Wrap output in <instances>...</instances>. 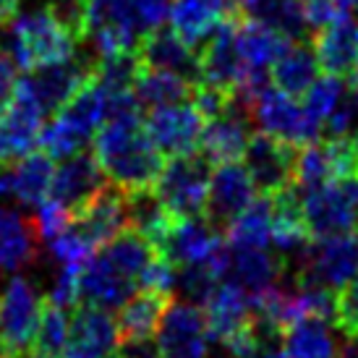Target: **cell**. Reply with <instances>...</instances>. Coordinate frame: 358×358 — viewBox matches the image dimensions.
Wrapping results in <instances>:
<instances>
[{
	"label": "cell",
	"instance_id": "obj_14",
	"mask_svg": "<svg viewBox=\"0 0 358 358\" xmlns=\"http://www.w3.org/2000/svg\"><path fill=\"white\" fill-rule=\"evenodd\" d=\"M225 238L207 217H176L165 236L155 243L159 257L173 264H212Z\"/></svg>",
	"mask_w": 358,
	"mask_h": 358
},
{
	"label": "cell",
	"instance_id": "obj_38",
	"mask_svg": "<svg viewBox=\"0 0 358 358\" xmlns=\"http://www.w3.org/2000/svg\"><path fill=\"white\" fill-rule=\"evenodd\" d=\"M126 207H129V225L144 233L152 243H157L165 236V230L170 228V222L176 220L152 189L129 191L126 194Z\"/></svg>",
	"mask_w": 358,
	"mask_h": 358
},
{
	"label": "cell",
	"instance_id": "obj_24",
	"mask_svg": "<svg viewBox=\"0 0 358 358\" xmlns=\"http://www.w3.org/2000/svg\"><path fill=\"white\" fill-rule=\"evenodd\" d=\"M136 52H139L141 66L157 71H170V73L183 76L191 84H199V55H196V50H191L173 29L159 27V29L150 31L139 42V50Z\"/></svg>",
	"mask_w": 358,
	"mask_h": 358
},
{
	"label": "cell",
	"instance_id": "obj_6",
	"mask_svg": "<svg viewBox=\"0 0 358 358\" xmlns=\"http://www.w3.org/2000/svg\"><path fill=\"white\" fill-rule=\"evenodd\" d=\"M209 173L212 162L201 157L199 152L168 157V162H162L152 191L173 217H199L207 204Z\"/></svg>",
	"mask_w": 358,
	"mask_h": 358
},
{
	"label": "cell",
	"instance_id": "obj_46",
	"mask_svg": "<svg viewBox=\"0 0 358 358\" xmlns=\"http://www.w3.org/2000/svg\"><path fill=\"white\" fill-rule=\"evenodd\" d=\"M19 84V63L13 60L8 48L0 45V108L13 97Z\"/></svg>",
	"mask_w": 358,
	"mask_h": 358
},
{
	"label": "cell",
	"instance_id": "obj_20",
	"mask_svg": "<svg viewBox=\"0 0 358 358\" xmlns=\"http://www.w3.org/2000/svg\"><path fill=\"white\" fill-rule=\"evenodd\" d=\"M118 340V324L110 311L76 303L63 358H113Z\"/></svg>",
	"mask_w": 358,
	"mask_h": 358
},
{
	"label": "cell",
	"instance_id": "obj_37",
	"mask_svg": "<svg viewBox=\"0 0 358 358\" xmlns=\"http://www.w3.org/2000/svg\"><path fill=\"white\" fill-rule=\"evenodd\" d=\"M230 358H285L282 327L264 317H254L251 324L225 343Z\"/></svg>",
	"mask_w": 358,
	"mask_h": 358
},
{
	"label": "cell",
	"instance_id": "obj_44",
	"mask_svg": "<svg viewBox=\"0 0 358 358\" xmlns=\"http://www.w3.org/2000/svg\"><path fill=\"white\" fill-rule=\"evenodd\" d=\"M335 299H338V311H335L338 329L345 338L358 335V278L350 280L345 288H340Z\"/></svg>",
	"mask_w": 358,
	"mask_h": 358
},
{
	"label": "cell",
	"instance_id": "obj_42",
	"mask_svg": "<svg viewBox=\"0 0 358 358\" xmlns=\"http://www.w3.org/2000/svg\"><path fill=\"white\" fill-rule=\"evenodd\" d=\"M71 215L69 209L58 204L52 199H45L42 204H37V215H34V228H37V236L40 241L50 243L52 238H58L60 233H66L71 228Z\"/></svg>",
	"mask_w": 358,
	"mask_h": 358
},
{
	"label": "cell",
	"instance_id": "obj_48",
	"mask_svg": "<svg viewBox=\"0 0 358 358\" xmlns=\"http://www.w3.org/2000/svg\"><path fill=\"white\" fill-rule=\"evenodd\" d=\"M13 199V180H10V165H0V201Z\"/></svg>",
	"mask_w": 358,
	"mask_h": 358
},
{
	"label": "cell",
	"instance_id": "obj_2",
	"mask_svg": "<svg viewBox=\"0 0 358 358\" xmlns=\"http://www.w3.org/2000/svg\"><path fill=\"white\" fill-rule=\"evenodd\" d=\"M79 37L48 8L16 13L8 29V50L21 71H31L76 55Z\"/></svg>",
	"mask_w": 358,
	"mask_h": 358
},
{
	"label": "cell",
	"instance_id": "obj_57",
	"mask_svg": "<svg viewBox=\"0 0 358 358\" xmlns=\"http://www.w3.org/2000/svg\"><path fill=\"white\" fill-rule=\"evenodd\" d=\"M212 358H228V356H212Z\"/></svg>",
	"mask_w": 358,
	"mask_h": 358
},
{
	"label": "cell",
	"instance_id": "obj_53",
	"mask_svg": "<svg viewBox=\"0 0 358 358\" xmlns=\"http://www.w3.org/2000/svg\"><path fill=\"white\" fill-rule=\"evenodd\" d=\"M350 150H353V159H356V168H358V131H356V136L350 139Z\"/></svg>",
	"mask_w": 358,
	"mask_h": 358
},
{
	"label": "cell",
	"instance_id": "obj_41",
	"mask_svg": "<svg viewBox=\"0 0 358 358\" xmlns=\"http://www.w3.org/2000/svg\"><path fill=\"white\" fill-rule=\"evenodd\" d=\"M217 272L212 264H176V285H173V296L178 301L194 303V306H204L212 290L217 288Z\"/></svg>",
	"mask_w": 358,
	"mask_h": 358
},
{
	"label": "cell",
	"instance_id": "obj_40",
	"mask_svg": "<svg viewBox=\"0 0 358 358\" xmlns=\"http://www.w3.org/2000/svg\"><path fill=\"white\" fill-rule=\"evenodd\" d=\"M348 90V84L343 76H335V73H324V76H319L306 92H303V113H306V118L319 126V131L324 129V120L332 115V110L338 108L340 100H343V94Z\"/></svg>",
	"mask_w": 358,
	"mask_h": 358
},
{
	"label": "cell",
	"instance_id": "obj_21",
	"mask_svg": "<svg viewBox=\"0 0 358 358\" xmlns=\"http://www.w3.org/2000/svg\"><path fill=\"white\" fill-rule=\"evenodd\" d=\"M108 183L105 173H102L100 162L90 152H76L60 162V168H55L50 183V194L48 199L58 201L69 209L71 215L87 204V201L97 194Z\"/></svg>",
	"mask_w": 358,
	"mask_h": 358
},
{
	"label": "cell",
	"instance_id": "obj_49",
	"mask_svg": "<svg viewBox=\"0 0 358 358\" xmlns=\"http://www.w3.org/2000/svg\"><path fill=\"white\" fill-rule=\"evenodd\" d=\"M21 0H0V27H6L19 13Z\"/></svg>",
	"mask_w": 358,
	"mask_h": 358
},
{
	"label": "cell",
	"instance_id": "obj_26",
	"mask_svg": "<svg viewBox=\"0 0 358 358\" xmlns=\"http://www.w3.org/2000/svg\"><path fill=\"white\" fill-rule=\"evenodd\" d=\"M40 243L34 220L10 207H0V275L29 267L40 254Z\"/></svg>",
	"mask_w": 358,
	"mask_h": 358
},
{
	"label": "cell",
	"instance_id": "obj_52",
	"mask_svg": "<svg viewBox=\"0 0 358 358\" xmlns=\"http://www.w3.org/2000/svg\"><path fill=\"white\" fill-rule=\"evenodd\" d=\"M332 3H335V6H338V8L343 10V13H350V10H353V3H356V0H332Z\"/></svg>",
	"mask_w": 358,
	"mask_h": 358
},
{
	"label": "cell",
	"instance_id": "obj_29",
	"mask_svg": "<svg viewBox=\"0 0 358 358\" xmlns=\"http://www.w3.org/2000/svg\"><path fill=\"white\" fill-rule=\"evenodd\" d=\"M201 308H204L212 340H217L222 345L243 332L254 319V301L228 282H217V288L212 290V296Z\"/></svg>",
	"mask_w": 358,
	"mask_h": 358
},
{
	"label": "cell",
	"instance_id": "obj_43",
	"mask_svg": "<svg viewBox=\"0 0 358 358\" xmlns=\"http://www.w3.org/2000/svg\"><path fill=\"white\" fill-rule=\"evenodd\" d=\"M173 285H176V264L168 262L165 257L157 254L147 267L141 269L139 288L155 290V293H162V296L173 299Z\"/></svg>",
	"mask_w": 358,
	"mask_h": 358
},
{
	"label": "cell",
	"instance_id": "obj_27",
	"mask_svg": "<svg viewBox=\"0 0 358 358\" xmlns=\"http://www.w3.org/2000/svg\"><path fill=\"white\" fill-rule=\"evenodd\" d=\"M322 76L317 50L306 40H288L269 66V79L290 97H303V92Z\"/></svg>",
	"mask_w": 358,
	"mask_h": 358
},
{
	"label": "cell",
	"instance_id": "obj_25",
	"mask_svg": "<svg viewBox=\"0 0 358 358\" xmlns=\"http://www.w3.org/2000/svg\"><path fill=\"white\" fill-rule=\"evenodd\" d=\"M338 324L332 319L303 314L282 327L285 358H340V343L335 338Z\"/></svg>",
	"mask_w": 358,
	"mask_h": 358
},
{
	"label": "cell",
	"instance_id": "obj_4",
	"mask_svg": "<svg viewBox=\"0 0 358 358\" xmlns=\"http://www.w3.org/2000/svg\"><path fill=\"white\" fill-rule=\"evenodd\" d=\"M299 204L311 238H327L358 228V168L299 194Z\"/></svg>",
	"mask_w": 358,
	"mask_h": 358
},
{
	"label": "cell",
	"instance_id": "obj_32",
	"mask_svg": "<svg viewBox=\"0 0 358 358\" xmlns=\"http://www.w3.org/2000/svg\"><path fill=\"white\" fill-rule=\"evenodd\" d=\"M113 269H118L120 275H126L129 280H134L139 285L141 269L150 264L152 259L157 257V249L144 233H139L136 228H123L118 236H113L108 243H102L97 251Z\"/></svg>",
	"mask_w": 358,
	"mask_h": 358
},
{
	"label": "cell",
	"instance_id": "obj_35",
	"mask_svg": "<svg viewBox=\"0 0 358 358\" xmlns=\"http://www.w3.org/2000/svg\"><path fill=\"white\" fill-rule=\"evenodd\" d=\"M52 157L48 152H29L27 157L10 165V180H13V199L27 204V207H37L48 199L52 183Z\"/></svg>",
	"mask_w": 358,
	"mask_h": 358
},
{
	"label": "cell",
	"instance_id": "obj_16",
	"mask_svg": "<svg viewBox=\"0 0 358 358\" xmlns=\"http://www.w3.org/2000/svg\"><path fill=\"white\" fill-rule=\"evenodd\" d=\"M259 191L251 180L249 170L243 168V162H220L209 173V189H207V204L204 215L209 222H215L217 228L228 225L230 220H236L249 207Z\"/></svg>",
	"mask_w": 358,
	"mask_h": 358
},
{
	"label": "cell",
	"instance_id": "obj_31",
	"mask_svg": "<svg viewBox=\"0 0 358 358\" xmlns=\"http://www.w3.org/2000/svg\"><path fill=\"white\" fill-rule=\"evenodd\" d=\"M228 243L233 246H254L269 249L275 230V194H257L249 207L228 225Z\"/></svg>",
	"mask_w": 358,
	"mask_h": 358
},
{
	"label": "cell",
	"instance_id": "obj_10",
	"mask_svg": "<svg viewBox=\"0 0 358 358\" xmlns=\"http://www.w3.org/2000/svg\"><path fill=\"white\" fill-rule=\"evenodd\" d=\"M251 120L259 126L262 134H267L272 139L285 141L290 147H303L311 141L322 139L319 126H314L303 113L296 97H290L278 87H264L251 102Z\"/></svg>",
	"mask_w": 358,
	"mask_h": 358
},
{
	"label": "cell",
	"instance_id": "obj_55",
	"mask_svg": "<svg viewBox=\"0 0 358 358\" xmlns=\"http://www.w3.org/2000/svg\"><path fill=\"white\" fill-rule=\"evenodd\" d=\"M24 358H50V356H37V353H29V356H24Z\"/></svg>",
	"mask_w": 358,
	"mask_h": 358
},
{
	"label": "cell",
	"instance_id": "obj_47",
	"mask_svg": "<svg viewBox=\"0 0 358 358\" xmlns=\"http://www.w3.org/2000/svg\"><path fill=\"white\" fill-rule=\"evenodd\" d=\"M113 358H159V350L152 338H126L118 340Z\"/></svg>",
	"mask_w": 358,
	"mask_h": 358
},
{
	"label": "cell",
	"instance_id": "obj_3",
	"mask_svg": "<svg viewBox=\"0 0 358 358\" xmlns=\"http://www.w3.org/2000/svg\"><path fill=\"white\" fill-rule=\"evenodd\" d=\"M102 123L105 102L97 87L87 79L79 92L55 113V118L48 126H42L40 150L48 152L52 159H66L76 152H84Z\"/></svg>",
	"mask_w": 358,
	"mask_h": 358
},
{
	"label": "cell",
	"instance_id": "obj_7",
	"mask_svg": "<svg viewBox=\"0 0 358 358\" xmlns=\"http://www.w3.org/2000/svg\"><path fill=\"white\" fill-rule=\"evenodd\" d=\"M293 278L332 293L345 288L350 280L358 278V228L327 238H311L306 257Z\"/></svg>",
	"mask_w": 358,
	"mask_h": 358
},
{
	"label": "cell",
	"instance_id": "obj_45",
	"mask_svg": "<svg viewBox=\"0 0 358 358\" xmlns=\"http://www.w3.org/2000/svg\"><path fill=\"white\" fill-rule=\"evenodd\" d=\"M343 13V10L332 3V0H303V16H306V24L311 29V37L317 34L319 29H324L329 21H335Z\"/></svg>",
	"mask_w": 358,
	"mask_h": 358
},
{
	"label": "cell",
	"instance_id": "obj_9",
	"mask_svg": "<svg viewBox=\"0 0 358 358\" xmlns=\"http://www.w3.org/2000/svg\"><path fill=\"white\" fill-rule=\"evenodd\" d=\"M212 269L217 272L220 282L238 288L251 301L269 293L285 275V264L278 254H269L267 249H254V246H233L228 241L217 251Z\"/></svg>",
	"mask_w": 358,
	"mask_h": 358
},
{
	"label": "cell",
	"instance_id": "obj_5",
	"mask_svg": "<svg viewBox=\"0 0 358 358\" xmlns=\"http://www.w3.org/2000/svg\"><path fill=\"white\" fill-rule=\"evenodd\" d=\"M45 296L24 275H10L0 288V358H24L31 353Z\"/></svg>",
	"mask_w": 358,
	"mask_h": 358
},
{
	"label": "cell",
	"instance_id": "obj_36",
	"mask_svg": "<svg viewBox=\"0 0 358 358\" xmlns=\"http://www.w3.org/2000/svg\"><path fill=\"white\" fill-rule=\"evenodd\" d=\"M170 303L168 296L155 293V290L139 288L123 306L118 308L120 314L115 319L118 324V338H152V332L157 329L159 317L165 306Z\"/></svg>",
	"mask_w": 358,
	"mask_h": 358
},
{
	"label": "cell",
	"instance_id": "obj_13",
	"mask_svg": "<svg viewBox=\"0 0 358 358\" xmlns=\"http://www.w3.org/2000/svg\"><path fill=\"white\" fill-rule=\"evenodd\" d=\"M144 129L162 157H178V155L196 152L201 129H204V115L191 100L176 102V105L150 110Z\"/></svg>",
	"mask_w": 358,
	"mask_h": 358
},
{
	"label": "cell",
	"instance_id": "obj_12",
	"mask_svg": "<svg viewBox=\"0 0 358 358\" xmlns=\"http://www.w3.org/2000/svg\"><path fill=\"white\" fill-rule=\"evenodd\" d=\"M251 139V102L241 97L236 92H230V100L225 110L207 118L199 136V152L201 157L209 159L212 165L220 162H233L243 157V150Z\"/></svg>",
	"mask_w": 358,
	"mask_h": 358
},
{
	"label": "cell",
	"instance_id": "obj_17",
	"mask_svg": "<svg viewBox=\"0 0 358 358\" xmlns=\"http://www.w3.org/2000/svg\"><path fill=\"white\" fill-rule=\"evenodd\" d=\"M236 24H238V13L225 16L217 29L212 31V37L201 45L199 84H209L225 92L238 90L243 79V60H241L238 42H236Z\"/></svg>",
	"mask_w": 358,
	"mask_h": 358
},
{
	"label": "cell",
	"instance_id": "obj_11",
	"mask_svg": "<svg viewBox=\"0 0 358 358\" xmlns=\"http://www.w3.org/2000/svg\"><path fill=\"white\" fill-rule=\"evenodd\" d=\"M155 332L159 358H207L212 332L201 306L170 301Z\"/></svg>",
	"mask_w": 358,
	"mask_h": 358
},
{
	"label": "cell",
	"instance_id": "obj_15",
	"mask_svg": "<svg viewBox=\"0 0 358 358\" xmlns=\"http://www.w3.org/2000/svg\"><path fill=\"white\" fill-rule=\"evenodd\" d=\"M350 170H356L350 141L319 139L296 150V165H293L290 186L299 194H303V191L324 186L329 180L345 176Z\"/></svg>",
	"mask_w": 358,
	"mask_h": 358
},
{
	"label": "cell",
	"instance_id": "obj_28",
	"mask_svg": "<svg viewBox=\"0 0 358 358\" xmlns=\"http://www.w3.org/2000/svg\"><path fill=\"white\" fill-rule=\"evenodd\" d=\"M314 50L322 71L350 76L358 60V21L350 19V13H340L338 19L314 34Z\"/></svg>",
	"mask_w": 358,
	"mask_h": 358
},
{
	"label": "cell",
	"instance_id": "obj_19",
	"mask_svg": "<svg viewBox=\"0 0 358 358\" xmlns=\"http://www.w3.org/2000/svg\"><path fill=\"white\" fill-rule=\"evenodd\" d=\"M243 168L249 170L259 194H280L293 180L296 147L278 141L267 134H254L243 150Z\"/></svg>",
	"mask_w": 358,
	"mask_h": 358
},
{
	"label": "cell",
	"instance_id": "obj_18",
	"mask_svg": "<svg viewBox=\"0 0 358 358\" xmlns=\"http://www.w3.org/2000/svg\"><path fill=\"white\" fill-rule=\"evenodd\" d=\"M71 228L76 230L92 249L108 243L113 236H118L123 228H129L126 191H120L113 183H105L87 204H81L73 212Z\"/></svg>",
	"mask_w": 358,
	"mask_h": 358
},
{
	"label": "cell",
	"instance_id": "obj_22",
	"mask_svg": "<svg viewBox=\"0 0 358 358\" xmlns=\"http://www.w3.org/2000/svg\"><path fill=\"white\" fill-rule=\"evenodd\" d=\"M45 115L24 97L13 94L0 108V165H13L40 144Z\"/></svg>",
	"mask_w": 358,
	"mask_h": 358
},
{
	"label": "cell",
	"instance_id": "obj_39",
	"mask_svg": "<svg viewBox=\"0 0 358 358\" xmlns=\"http://www.w3.org/2000/svg\"><path fill=\"white\" fill-rule=\"evenodd\" d=\"M69 329H71L69 308L52 303L45 296V306H42L37 332H34V343H31V353L63 358V350H66V343H69Z\"/></svg>",
	"mask_w": 358,
	"mask_h": 358
},
{
	"label": "cell",
	"instance_id": "obj_30",
	"mask_svg": "<svg viewBox=\"0 0 358 358\" xmlns=\"http://www.w3.org/2000/svg\"><path fill=\"white\" fill-rule=\"evenodd\" d=\"M225 13L215 0H173L170 3V29L199 55L201 45L212 37V31L220 27Z\"/></svg>",
	"mask_w": 358,
	"mask_h": 358
},
{
	"label": "cell",
	"instance_id": "obj_51",
	"mask_svg": "<svg viewBox=\"0 0 358 358\" xmlns=\"http://www.w3.org/2000/svg\"><path fill=\"white\" fill-rule=\"evenodd\" d=\"M225 13H238V0H215Z\"/></svg>",
	"mask_w": 358,
	"mask_h": 358
},
{
	"label": "cell",
	"instance_id": "obj_50",
	"mask_svg": "<svg viewBox=\"0 0 358 358\" xmlns=\"http://www.w3.org/2000/svg\"><path fill=\"white\" fill-rule=\"evenodd\" d=\"M340 358H358V335H348L345 345L340 348Z\"/></svg>",
	"mask_w": 358,
	"mask_h": 358
},
{
	"label": "cell",
	"instance_id": "obj_34",
	"mask_svg": "<svg viewBox=\"0 0 358 358\" xmlns=\"http://www.w3.org/2000/svg\"><path fill=\"white\" fill-rule=\"evenodd\" d=\"M241 16L259 21L285 40H308L311 29L303 16V0H251L238 10Z\"/></svg>",
	"mask_w": 358,
	"mask_h": 358
},
{
	"label": "cell",
	"instance_id": "obj_33",
	"mask_svg": "<svg viewBox=\"0 0 358 358\" xmlns=\"http://www.w3.org/2000/svg\"><path fill=\"white\" fill-rule=\"evenodd\" d=\"M194 87L178 73L170 71H157L141 66L136 79H134V97L139 102V108L155 110L165 108V105H176V102H189L194 97Z\"/></svg>",
	"mask_w": 358,
	"mask_h": 358
},
{
	"label": "cell",
	"instance_id": "obj_23",
	"mask_svg": "<svg viewBox=\"0 0 358 358\" xmlns=\"http://www.w3.org/2000/svg\"><path fill=\"white\" fill-rule=\"evenodd\" d=\"M136 290L139 285L126 275H120L118 269L110 267L100 254H92L79 272V303H87V306L113 311L123 306Z\"/></svg>",
	"mask_w": 358,
	"mask_h": 358
},
{
	"label": "cell",
	"instance_id": "obj_54",
	"mask_svg": "<svg viewBox=\"0 0 358 358\" xmlns=\"http://www.w3.org/2000/svg\"><path fill=\"white\" fill-rule=\"evenodd\" d=\"M350 81H353V84H358V60H356V69H353V73H350Z\"/></svg>",
	"mask_w": 358,
	"mask_h": 358
},
{
	"label": "cell",
	"instance_id": "obj_1",
	"mask_svg": "<svg viewBox=\"0 0 358 358\" xmlns=\"http://www.w3.org/2000/svg\"><path fill=\"white\" fill-rule=\"evenodd\" d=\"M94 157L105 178L120 191L152 189L165 157L152 144L141 115L108 118L94 134Z\"/></svg>",
	"mask_w": 358,
	"mask_h": 358
},
{
	"label": "cell",
	"instance_id": "obj_56",
	"mask_svg": "<svg viewBox=\"0 0 358 358\" xmlns=\"http://www.w3.org/2000/svg\"><path fill=\"white\" fill-rule=\"evenodd\" d=\"M353 13H356V16H358V0H356V3H353Z\"/></svg>",
	"mask_w": 358,
	"mask_h": 358
},
{
	"label": "cell",
	"instance_id": "obj_8",
	"mask_svg": "<svg viewBox=\"0 0 358 358\" xmlns=\"http://www.w3.org/2000/svg\"><path fill=\"white\" fill-rule=\"evenodd\" d=\"M94 60L81 58L79 52L58 63H48L40 69L27 71V76H21L16 84V92L27 102H31L42 115H55L66 102L79 92V87L90 79Z\"/></svg>",
	"mask_w": 358,
	"mask_h": 358
}]
</instances>
